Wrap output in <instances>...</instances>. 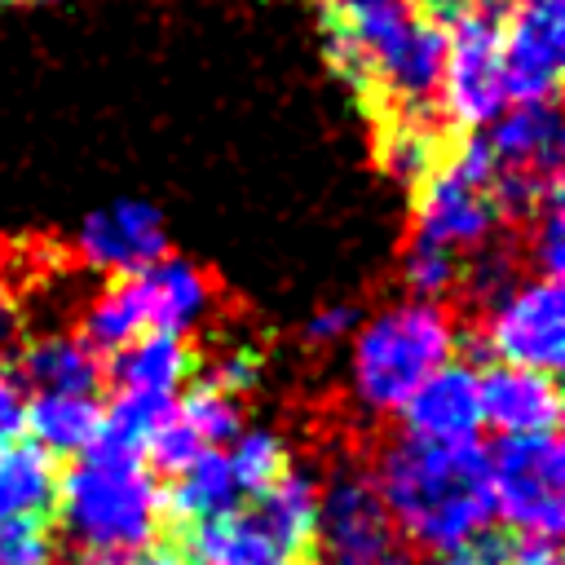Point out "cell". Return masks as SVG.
<instances>
[{
    "mask_svg": "<svg viewBox=\"0 0 565 565\" xmlns=\"http://www.w3.org/2000/svg\"><path fill=\"white\" fill-rule=\"evenodd\" d=\"M371 486L397 534L424 552L477 547L494 525L490 459L481 441L397 437L380 450Z\"/></svg>",
    "mask_w": 565,
    "mask_h": 565,
    "instance_id": "obj_1",
    "label": "cell"
},
{
    "mask_svg": "<svg viewBox=\"0 0 565 565\" xmlns=\"http://www.w3.org/2000/svg\"><path fill=\"white\" fill-rule=\"evenodd\" d=\"M62 530L88 565H128L146 552L163 521V490L141 455L93 446L62 477L53 494Z\"/></svg>",
    "mask_w": 565,
    "mask_h": 565,
    "instance_id": "obj_2",
    "label": "cell"
},
{
    "mask_svg": "<svg viewBox=\"0 0 565 565\" xmlns=\"http://www.w3.org/2000/svg\"><path fill=\"white\" fill-rule=\"evenodd\" d=\"M327 57L344 79L366 84L375 75L406 106L437 93L446 31L424 22L411 0H327Z\"/></svg>",
    "mask_w": 565,
    "mask_h": 565,
    "instance_id": "obj_3",
    "label": "cell"
},
{
    "mask_svg": "<svg viewBox=\"0 0 565 565\" xmlns=\"http://www.w3.org/2000/svg\"><path fill=\"white\" fill-rule=\"evenodd\" d=\"M349 358V393L366 415H393L446 362H455L459 327L433 300H397L362 318Z\"/></svg>",
    "mask_w": 565,
    "mask_h": 565,
    "instance_id": "obj_4",
    "label": "cell"
},
{
    "mask_svg": "<svg viewBox=\"0 0 565 565\" xmlns=\"http://www.w3.org/2000/svg\"><path fill=\"white\" fill-rule=\"evenodd\" d=\"M503 13H508V0H477V9L459 18L446 35L437 102H441V115L463 132L490 128L512 102L503 79V53H499Z\"/></svg>",
    "mask_w": 565,
    "mask_h": 565,
    "instance_id": "obj_5",
    "label": "cell"
},
{
    "mask_svg": "<svg viewBox=\"0 0 565 565\" xmlns=\"http://www.w3.org/2000/svg\"><path fill=\"white\" fill-rule=\"evenodd\" d=\"M490 459L494 516L516 534L561 539L565 530V446L556 433L543 437H499Z\"/></svg>",
    "mask_w": 565,
    "mask_h": 565,
    "instance_id": "obj_6",
    "label": "cell"
},
{
    "mask_svg": "<svg viewBox=\"0 0 565 565\" xmlns=\"http://www.w3.org/2000/svg\"><path fill=\"white\" fill-rule=\"evenodd\" d=\"M481 349L499 366H525L556 375L565 362V287L561 278H516L490 300Z\"/></svg>",
    "mask_w": 565,
    "mask_h": 565,
    "instance_id": "obj_7",
    "label": "cell"
},
{
    "mask_svg": "<svg viewBox=\"0 0 565 565\" xmlns=\"http://www.w3.org/2000/svg\"><path fill=\"white\" fill-rule=\"evenodd\" d=\"M313 539L322 565H415L366 472H335L322 486Z\"/></svg>",
    "mask_w": 565,
    "mask_h": 565,
    "instance_id": "obj_8",
    "label": "cell"
},
{
    "mask_svg": "<svg viewBox=\"0 0 565 565\" xmlns=\"http://www.w3.org/2000/svg\"><path fill=\"white\" fill-rule=\"evenodd\" d=\"M499 53L512 102H552L565 71V0H508Z\"/></svg>",
    "mask_w": 565,
    "mask_h": 565,
    "instance_id": "obj_9",
    "label": "cell"
},
{
    "mask_svg": "<svg viewBox=\"0 0 565 565\" xmlns=\"http://www.w3.org/2000/svg\"><path fill=\"white\" fill-rule=\"evenodd\" d=\"M75 252L84 265L102 274L137 278L159 256H168V230L159 207H150L146 199H115L84 216L75 234Z\"/></svg>",
    "mask_w": 565,
    "mask_h": 565,
    "instance_id": "obj_10",
    "label": "cell"
},
{
    "mask_svg": "<svg viewBox=\"0 0 565 565\" xmlns=\"http://www.w3.org/2000/svg\"><path fill=\"white\" fill-rule=\"evenodd\" d=\"M499 203L490 190L468 185L459 177H450L446 168L419 181L415 194V238L446 247V252H481L490 247L494 230H499Z\"/></svg>",
    "mask_w": 565,
    "mask_h": 565,
    "instance_id": "obj_11",
    "label": "cell"
},
{
    "mask_svg": "<svg viewBox=\"0 0 565 565\" xmlns=\"http://www.w3.org/2000/svg\"><path fill=\"white\" fill-rule=\"evenodd\" d=\"M481 388V424H490L499 437H543L561 428L565 397L556 375L525 371V366H490L477 371Z\"/></svg>",
    "mask_w": 565,
    "mask_h": 565,
    "instance_id": "obj_12",
    "label": "cell"
},
{
    "mask_svg": "<svg viewBox=\"0 0 565 565\" xmlns=\"http://www.w3.org/2000/svg\"><path fill=\"white\" fill-rule=\"evenodd\" d=\"M406 437L424 441H477L481 433V388L477 371L463 362L437 366L406 402H402Z\"/></svg>",
    "mask_w": 565,
    "mask_h": 565,
    "instance_id": "obj_13",
    "label": "cell"
},
{
    "mask_svg": "<svg viewBox=\"0 0 565 565\" xmlns=\"http://www.w3.org/2000/svg\"><path fill=\"white\" fill-rule=\"evenodd\" d=\"M141 291H146V313H150V331H168V335H185L194 331L212 305H216V287L207 278V269H199L185 256H159L150 269L137 274Z\"/></svg>",
    "mask_w": 565,
    "mask_h": 565,
    "instance_id": "obj_14",
    "label": "cell"
},
{
    "mask_svg": "<svg viewBox=\"0 0 565 565\" xmlns=\"http://www.w3.org/2000/svg\"><path fill=\"white\" fill-rule=\"evenodd\" d=\"M490 150L499 168L556 177L561 168V115L552 102H508V110L490 124Z\"/></svg>",
    "mask_w": 565,
    "mask_h": 565,
    "instance_id": "obj_15",
    "label": "cell"
},
{
    "mask_svg": "<svg viewBox=\"0 0 565 565\" xmlns=\"http://www.w3.org/2000/svg\"><path fill=\"white\" fill-rule=\"evenodd\" d=\"M102 380H106L102 353H93L71 331L35 335L18 353V384L35 393H97Z\"/></svg>",
    "mask_w": 565,
    "mask_h": 565,
    "instance_id": "obj_16",
    "label": "cell"
},
{
    "mask_svg": "<svg viewBox=\"0 0 565 565\" xmlns=\"http://www.w3.org/2000/svg\"><path fill=\"white\" fill-rule=\"evenodd\" d=\"M318 499H322V486H318L309 472L287 468L269 490L256 494L252 521L260 525V534L274 543L278 556H291V552H305V547L313 543V530H318Z\"/></svg>",
    "mask_w": 565,
    "mask_h": 565,
    "instance_id": "obj_17",
    "label": "cell"
},
{
    "mask_svg": "<svg viewBox=\"0 0 565 565\" xmlns=\"http://www.w3.org/2000/svg\"><path fill=\"white\" fill-rule=\"evenodd\" d=\"M102 433V402L93 393L26 397V437L44 455H84Z\"/></svg>",
    "mask_w": 565,
    "mask_h": 565,
    "instance_id": "obj_18",
    "label": "cell"
},
{
    "mask_svg": "<svg viewBox=\"0 0 565 565\" xmlns=\"http://www.w3.org/2000/svg\"><path fill=\"white\" fill-rule=\"evenodd\" d=\"M194 371V353L185 344V335H168V331H141L132 344H124L110 362V375L119 388L132 393H168L177 397L181 384Z\"/></svg>",
    "mask_w": 565,
    "mask_h": 565,
    "instance_id": "obj_19",
    "label": "cell"
},
{
    "mask_svg": "<svg viewBox=\"0 0 565 565\" xmlns=\"http://www.w3.org/2000/svg\"><path fill=\"white\" fill-rule=\"evenodd\" d=\"M185 565H278L282 556L260 534V525L243 512H225L212 521H194L185 534Z\"/></svg>",
    "mask_w": 565,
    "mask_h": 565,
    "instance_id": "obj_20",
    "label": "cell"
},
{
    "mask_svg": "<svg viewBox=\"0 0 565 565\" xmlns=\"http://www.w3.org/2000/svg\"><path fill=\"white\" fill-rule=\"evenodd\" d=\"M53 494H57L53 455L26 441L0 450V521H40L53 508Z\"/></svg>",
    "mask_w": 565,
    "mask_h": 565,
    "instance_id": "obj_21",
    "label": "cell"
},
{
    "mask_svg": "<svg viewBox=\"0 0 565 565\" xmlns=\"http://www.w3.org/2000/svg\"><path fill=\"white\" fill-rule=\"evenodd\" d=\"M84 344L93 353H119L124 344H132L141 331H150V313H146V291L137 278H115L106 282L88 309H84Z\"/></svg>",
    "mask_w": 565,
    "mask_h": 565,
    "instance_id": "obj_22",
    "label": "cell"
},
{
    "mask_svg": "<svg viewBox=\"0 0 565 565\" xmlns=\"http://www.w3.org/2000/svg\"><path fill=\"white\" fill-rule=\"evenodd\" d=\"M163 508H172L181 521H212L238 508V486L230 477L225 450H203L190 468H181L172 477V490L163 499Z\"/></svg>",
    "mask_w": 565,
    "mask_h": 565,
    "instance_id": "obj_23",
    "label": "cell"
},
{
    "mask_svg": "<svg viewBox=\"0 0 565 565\" xmlns=\"http://www.w3.org/2000/svg\"><path fill=\"white\" fill-rule=\"evenodd\" d=\"M172 411H177V397H168V393H132V388H119L102 406V433H97L93 446L141 455L146 441L172 419Z\"/></svg>",
    "mask_w": 565,
    "mask_h": 565,
    "instance_id": "obj_24",
    "label": "cell"
},
{
    "mask_svg": "<svg viewBox=\"0 0 565 565\" xmlns=\"http://www.w3.org/2000/svg\"><path fill=\"white\" fill-rule=\"evenodd\" d=\"M225 463H230V477H234L238 494H260L291 468V455H287V441L274 428H247L243 424V433L225 450Z\"/></svg>",
    "mask_w": 565,
    "mask_h": 565,
    "instance_id": "obj_25",
    "label": "cell"
},
{
    "mask_svg": "<svg viewBox=\"0 0 565 565\" xmlns=\"http://www.w3.org/2000/svg\"><path fill=\"white\" fill-rule=\"evenodd\" d=\"M177 419H181L207 450H221V446H230V441L243 433V406H238V397L221 393V388L207 384V380L194 384L190 393H181Z\"/></svg>",
    "mask_w": 565,
    "mask_h": 565,
    "instance_id": "obj_26",
    "label": "cell"
},
{
    "mask_svg": "<svg viewBox=\"0 0 565 565\" xmlns=\"http://www.w3.org/2000/svg\"><path fill=\"white\" fill-rule=\"evenodd\" d=\"M402 278H406V287L415 291L411 300H441V296H450V287L463 278V260L455 256V252H446V247H433V243H419V238H411V247H406V256H402Z\"/></svg>",
    "mask_w": 565,
    "mask_h": 565,
    "instance_id": "obj_27",
    "label": "cell"
},
{
    "mask_svg": "<svg viewBox=\"0 0 565 565\" xmlns=\"http://www.w3.org/2000/svg\"><path fill=\"white\" fill-rule=\"evenodd\" d=\"M380 150H384V168H388L393 177H402V181H424L428 168H433V159H437L433 132H428L424 124H415V119L393 124V128L384 132Z\"/></svg>",
    "mask_w": 565,
    "mask_h": 565,
    "instance_id": "obj_28",
    "label": "cell"
},
{
    "mask_svg": "<svg viewBox=\"0 0 565 565\" xmlns=\"http://www.w3.org/2000/svg\"><path fill=\"white\" fill-rule=\"evenodd\" d=\"M203 450H207V446H203V441H199V437L177 419V411H172V419H168V424L146 441V450H141V455H150V463H154L159 472L177 477V472H181V468H190Z\"/></svg>",
    "mask_w": 565,
    "mask_h": 565,
    "instance_id": "obj_29",
    "label": "cell"
},
{
    "mask_svg": "<svg viewBox=\"0 0 565 565\" xmlns=\"http://www.w3.org/2000/svg\"><path fill=\"white\" fill-rule=\"evenodd\" d=\"M534 260L543 278H561L565 269V212H561V190L534 212Z\"/></svg>",
    "mask_w": 565,
    "mask_h": 565,
    "instance_id": "obj_30",
    "label": "cell"
},
{
    "mask_svg": "<svg viewBox=\"0 0 565 565\" xmlns=\"http://www.w3.org/2000/svg\"><path fill=\"white\" fill-rule=\"evenodd\" d=\"M53 539L40 521H0V565H49Z\"/></svg>",
    "mask_w": 565,
    "mask_h": 565,
    "instance_id": "obj_31",
    "label": "cell"
},
{
    "mask_svg": "<svg viewBox=\"0 0 565 565\" xmlns=\"http://www.w3.org/2000/svg\"><path fill=\"white\" fill-rule=\"evenodd\" d=\"M446 172L459 177V181H468V185L494 190V181H499V159H494V150H490V141H486L481 132H468V137L455 146V154L446 159Z\"/></svg>",
    "mask_w": 565,
    "mask_h": 565,
    "instance_id": "obj_32",
    "label": "cell"
},
{
    "mask_svg": "<svg viewBox=\"0 0 565 565\" xmlns=\"http://www.w3.org/2000/svg\"><path fill=\"white\" fill-rule=\"evenodd\" d=\"M358 322H362V309H358V305L331 300V305H322V309L309 313L305 340H309V344H340V340H349V335L358 331Z\"/></svg>",
    "mask_w": 565,
    "mask_h": 565,
    "instance_id": "obj_33",
    "label": "cell"
},
{
    "mask_svg": "<svg viewBox=\"0 0 565 565\" xmlns=\"http://www.w3.org/2000/svg\"><path fill=\"white\" fill-rule=\"evenodd\" d=\"M463 278H468V287H472L477 296L494 300L499 291H508V287L516 282V269H512V256H503V252H490V247H481V252L472 256V265L463 269Z\"/></svg>",
    "mask_w": 565,
    "mask_h": 565,
    "instance_id": "obj_34",
    "label": "cell"
},
{
    "mask_svg": "<svg viewBox=\"0 0 565 565\" xmlns=\"http://www.w3.org/2000/svg\"><path fill=\"white\" fill-rule=\"evenodd\" d=\"M26 437V388L18 375L0 371V450L18 446Z\"/></svg>",
    "mask_w": 565,
    "mask_h": 565,
    "instance_id": "obj_35",
    "label": "cell"
},
{
    "mask_svg": "<svg viewBox=\"0 0 565 565\" xmlns=\"http://www.w3.org/2000/svg\"><path fill=\"white\" fill-rule=\"evenodd\" d=\"M256 375H260L256 353H247V349H230V353H221V358L212 362V380H207V384H216L221 393L238 397V393H247V388L256 384Z\"/></svg>",
    "mask_w": 565,
    "mask_h": 565,
    "instance_id": "obj_36",
    "label": "cell"
},
{
    "mask_svg": "<svg viewBox=\"0 0 565 565\" xmlns=\"http://www.w3.org/2000/svg\"><path fill=\"white\" fill-rule=\"evenodd\" d=\"M499 565H561V547H556V539L516 534V539L503 547Z\"/></svg>",
    "mask_w": 565,
    "mask_h": 565,
    "instance_id": "obj_37",
    "label": "cell"
},
{
    "mask_svg": "<svg viewBox=\"0 0 565 565\" xmlns=\"http://www.w3.org/2000/svg\"><path fill=\"white\" fill-rule=\"evenodd\" d=\"M411 9H419L424 22H433V26H441V22L455 26L459 18H468L477 9V0H411Z\"/></svg>",
    "mask_w": 565,
    "mask_h": 565,
    "instance_id": "obj_38",
    "label": "cell"
},
{
    "mask_svg": "<svg viewBox=\"0 0 565 565\" xmlns=\"http://www.w3.org/2000/svg\"><path fill=\"white\" fill-rule=\"evenodd\" d=\"M18 335H22V318H18L13 300L0 296V353H9V349L18 344Z\"/></svg>",
    "mask_w": 565,
    "mask_h": 565,
    "instance_id": "obj_39",
    "label": "cell"
},
{
    "mask_svg": "<svg viewBox=\"0 0 565 565\" xmlns=\"http://www.w3.org/2000/svg\"><path fill=\"white\" fill-rule=\"evenodd\" d=\"M433 565H499V556L486 547H459V552H441Z\"/></svg>",
    "mask_w": 565,
    "mask_h": 565,
    "instance_id": "obj_40",
    "label": "cell"
},
{
    "mask_svg": "<svg viewBox=\"0 0 565 565\" xmlns=\"http://www.w3.org/2000/svg\"><path fill=\"white\" fill-rule=\"evenodd\" d=\"M128 565H185L177 552H168V547H146V552H137Z\"/></svg>",
    "mask_w": 565,
    "mask_h": 565,
    "instance_id": "obj_41",
    "label": "cell"
},
{
    "mask_svg": "<svg viewBox=\"0 0 565 565\" xmlns=\"http://www.w3.org/2000/svg\"><path fill=\"white\" fill-rule=\"evenodd\" d=\"M40 4H53V0H40Z\"/></svg>",
    "mask_w": 565,
    "mask_h": 565,
    "instance_id": "obj_42",
    "label": "cell"
},
{
    "mask_svg": "<svg viewBox=\"0 0 565 565\" xmlns=\"http://www.w3.org/2000/svg\"><path fill=\"white\" fill-rule=\"evenodd\" d=\"M0 4H4V0H0Z\"/></svg>",
    "mask_w": 565,
    "mask_h": 565,
    "instance_id": "obj_43",
    "label": "cell"
},
{
    "mask_svg": "<svg viewBox=\"0 0 565 565\" xmlns=\"http://www.w3.org/2000/svg\"><path fill=\"white\" fill-rule=\"evenodd\" d=\"M278 565H282V561H278Z\"/></svg>",
    "mask_w": 565,
    "mask_h": 565,
    "instance_id": "obj_44",
    "label": "cell"
}]
</instances>
